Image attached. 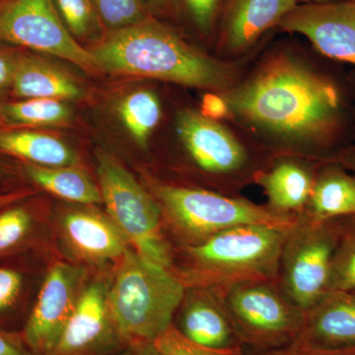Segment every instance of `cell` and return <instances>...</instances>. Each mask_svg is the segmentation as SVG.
<instances>
[{"label":"cell","mask_w":355,"mask_h":355,"mask_svg":"<svg viewBox=\"0 0 355 355\" xmlns=\"http://www.w3.org/2000/svg\"><path fill=\"white\" fill-rule=\"evenodd\" d=\"M224 99L239 118L298 148L330 139L342 112L336 86L284 53L270 58Z\"/></svg>","instance_id":"6da1fadb"},{"label":"cell","mask_w":355,"mask_h":355,"mask_svg":"<svg viewBox=\"0 0 355 355\" xmlns=\"http://www.w3.org/2000/svg\"><path fill=\"white\" fill-rule=\"evenodd\" d=\"M89 51L99 69L111 73L207 89L226 87L232 81L228 64L193 48L155 17L107 32Z\"/></svg>","instance_id":"7a4b0ae2"},{"label":"cell","mask_w":355,"mask_h":355,"mask_svg":"<svg viewBox=\"0 0 355 355\" xmlns=\"http://www.w3.org/2000/svg\"><path fill=\"white\" fill-rule=\"evenodd\" d=\"M291 226H237L200 244L173 248L180 263L170 270L186 288L224 289L242 282L279 280L282 247Z\"/></svg>","instance_id":"3957f363"},{"label":"cell","mask_w":355,"mask_h":355,"mask_svg":"<svg viewBox=\"0 0 355 355\" xmlns=\"http://www.w3.org/2000/svg\"><path fill=\"white\" fill-rule=\"evenodd\" d=\"M107 291L110 314L123 345L150 342L167 330L186 293L176 275L128 249Z\"/></svg>","instance_id":"277c9868"},{"label":"cell","mask_w":355,"mask_h":355,"mask_svg":"<svg viewBox=\"0 0 355 355\" xmlns=\"http://www.w3.org/2000/svg\"><path fill=\"white\" fill-rule=\"evenodd\" d=\"M150 193L162 214L163 225L179 246L198 245L227 229L242 225L291 226L297 219L270 211L247 198L200 187L148 179Z\"/></svg>","instance_id":"5b68a950"},{"label":"cell","mask_w":355,"mask_h":355,"mask_svg":"<svg viewBox=\"0 0 355 355\" xmlns=\"http://www.w3.org/2000/svg\"><path fill=\"white\" fill-rule=\"evenodd\" d=\"M97 175L109 218L128 244L146 260L170 270L172 243L166 234L162 214L153 193L116 158L103 151L97 153Z\"/></svg>","instance_id":"8992f818"},{"label":"cell","mask_w":355,"mask_h":355,"mask_svg":"<svg viewBox=\"0 0 355 355\" xmlns=\"http://www.w3.org/2000/svg\"><path fill=\"white\" fill-rule=\"evenodd\" d=\"M219 291L244 347L258 354L284 349L302 330L305 312L284 293L279 280L242 282Z\"/></svg>","instance_id":"52a82bcc"},{"label":"cell","mask_w":355,"mask_h":355,"mask_svg":"<svg viewBox=\"0 0 355 355\" xmlns=\"http://www.w3.org/2000/svg\"><path fill=\"white\" fill-rule=\"evenodd\" d=\"M345 232V218L324 222L298 217L289 229L280 257L279 282L301 310L328 293L331 261Z\"/></svg>","instance_id":"ba28073f"},{"label":"cell","mask_w":355,"mask_h":355,"mask_svg":"<svg viewBox=\"0 0 355 355\" xmlns=\"http://www.w3.org/2000/svg\"><path fill=\"white\" fill-rule=\"evenodd\" d=\"M176 130L196 169L214 180L219 193L233 196L231 189L253 181L261 170L254 167L246 147L234 135L193 110L178 113Z\"/></svg>","instance_id":"9c48e42d"},{"label":"cell","mask_w":355,"mask_h":355,"mask_svg":"<svg viewBox=\"0 0 355 355\" xmlns=\"http://www.w3.org/2000/svg\"><path fill=\"white\" fill-rule=\"evenodd\" d=\"M0 44L55 55L88 71L99 69L93 53L62 23L53 0H0Z\"/></svg>","instance_id":"30bf717a"},{"label":"cell","mask_w":355,"mask_h":355,"mask_svg":"<svg viewBox=\"0 0 355 355\" xmlns=\"http://www.w3.org/2000/svg\"><path fill=\"white\" fill-rule=\"evenodd\" d=\"M83 279V270L69 263L49 268L21 331L33 354L48 355L53 349L76 308Z\"/></svg>","instance_id":"8fae6325"},{"label":"cell","mask_w":355,"mask_h":355,"mask_svg":"<svg viewBox=\"0 0 355 355\" xmlns=\"http://www.w3.org/2000/svg\"><path fill=\"white\" fill-rule=\"evenodd\" d=\"M279 27L306 37L326 57L355 67L354 0L298 4Z\"/></svg>","instance_id":"7c38bea8"},{"label":"cell","mask_w":355,"mask_h":355,"mask_svg":"<svg viewBox=\"0 0 355 355\" xmlns=\"http://www.w3.org/2000/svg\"><path fill=\"white\" fill-rule=\"evenodd\" d=\"M107 291L101 282L83 287L73 313L48 355H104L123 343L110 314Z\"/></svg>","instance_id":"4fadbf2b"},{"label":"cell","mask_w":355,"mask_h":355,"mask_svg":"<svg viewBox=\"0 0 355 355\" xmlns=\"http://www.w3.org/2000/svg\"><path fill=\"white\" fill-rule=\"evenodd\" d=\"M175 316L173 324L191 342L210 349L245 352L219 289L188 287Z\"/></svg>","instance_id":"5bb4252c"},{"label":"cell","mask_w":355,"mask_h":355,"mask_svg":"<svg viewBox=\"0 0 355 355\" xmlns=\"http://www.w3.org/2000/svg\"><path fill=\"white\" fill-rule=\"evenodd\" d=\"M298 6L296 0H225L219 44L225 53H244Z\"/></svg>","instance_id":"9a60e30c"},{"label":"cell","mask_w":355,"mask_h":355,"mask_svg":"<svg viewBox=\"0 0 355 355\" xmlns=\"http://www.w3.org/2000/svg\"><path fill=\"white\" fill-rule=\"evenodd\" d=\"M355 345V292L330 291L306 311L302 330L289 347L336 349Z\"/></svg>","instance_id":"2e32d148"},{"label":"cell","mask_w":355,"mask_h":355,"mask_svg":"<svg viewBox=\"0 0 355 355\" xmlns=\"http://www.w3.org/2000/svg\"><path fill=\"white\" fill-rule=\"evenodd\" d=\"M316 173L309 163L284 157L259 170L253 182L263 189L268 198L266 207L270 211L297 219L304 214Z\"/></svg>","instance_id":"e0dca14e"},{"label":"cell","mask_w":355,"mask_h":355,"mask_svg":"<svg viewBox=\"0 0 355 355\" xmlns=\"http://www.w3.org/2000/svg\"><path fill=\"white\" fill-rule=\"evenodd\" d=\"M62 231L79 257L93 263L120 260L128 242L114 222L93 210H70L62 217Z\"/></svg>","instance_id":"ac0fdd59"},{"label":"cell","mask_w":355,"mask_h":355,"mask_svg":"<svg viewBox=\"0 0 355 355\" xmlns=\"http://www.w3.org/2000/svg\"><path fill=\"white\" fill-rule=\"evenodd\" d=\"M14 95L22 99L74 100L83 96L76 81L48 60L21 51L14 72Z\"/></svg>","instance_id":"d6986e66"},{"label":"cell","mask_w":355,"mask_h":355,"mask_svg":"<svg viewBox=\"0 0 355 355\" xmlns=\"http://www.w3.org/2000/svg\"><path fill=\"white\" fill-rule=\"evenodd\" d=\"M0 155L42 167L76 166V151L53 135L24 128L0 127Z\"/></svg>","instance_id":"ffe728a7"},{"label":"cell","mask_w":355,"mask_h":355,"mask_svg":"<svg viewBox=\"0 0 355 355\" xmlns=\"http://www.w3.org/2000/svg\"><path fill=\"white\" fill-rule=\"evenodd\" d=\"M303 216L315 222L355 217V175L340 164L317 171Z\"/></svg>","instance_id":"44dd1931"},{"label":"cell","mask_w":355,"mask_h":355,"mask_svg":"<svg viewBox=\"0 0 355 355\" xmlns=\"http://www.w3.org/2000/svg\"><path fill=\"white\" fill-rule=\"evenodd\" d=\"M22 167L28 180L51 195L83 205L102 202L99 187L76 166L42 167L22 163Z\"/></svg>","instance_id":"7402d4cb"},{"label":"cell","mask_w":355,"mask_h":355,"mask_svg":"<svg viewBox=\"0 0 355 355\" xmlns=\"http://www.w3.org/2000/svg\"><path fill=\"white\" fill-rule=\"evenodd\" d=\"M4 125L20 127H57L69 123L71 110L62 100L23 99L0 104Z\"/></svg>","instance_id":"603a6c76"},{"label":"cell","mask_w":355,"mask_h":355,"mask_svg":"<svg viewBox=\"0 0 355 355\" xmlns=\"http://www.w3.org/2000/svg\"><path fill=\"white\" fill-rule=\"evenodd\" d=\"M119 114L135 141L139 146L146 147L160 121V101L153 91H133L121 100Z\"/></svg>","instance_id":"cb8c5ba5"},{"label":"cell","mask_w":355,"mask_h":355,"mask_svg":"<svg viewBox=\"0 0 355 355\" xmlns=\"http://www.w3.org/2000/svg\"><path fill=\"white\" fill-rule=\"evenodd\" d=\"M26 200L0 209V259L15 256L33 241L36 214Z\"/></svg>","instance_id":"d4e9b609"},{"label":"cell","mask_w":355,"mask_h":355,"mask_svg":"<svg viewBox=\"0 0 355 355\" xmlns=\"http://www.w3.org/2000/svg\"><path fill=\"white\" fill-rule=\"evenodd\" d=\"M125 355H245V352H221L191 342L171 324L150 342L128 345Z\"/></svg>","instance_id":"484cf974"},{"label":"cell","mask_w":355,"mask_h":355,"mask_svg":"<svg viewBox=\"0 0 355 355\" xmlns=\"http://www.w3.org/2000/svg\"><path fill=\"white\" fill-rule=\"evenodd\" d=\"M60 19L74 39L104 36L108 30L93 0H53Z\"/></svg>","instance_id":"4316f807"},{"label":"cell","mask_w":355,"mask_h":355,"mask_svg":"<svg viewBox=\"0 0 355 355\" xmlns=\"http://www.w3.org/2000/svg\"><path fill=\"white\" fill-rule=\"evenodd\" d=\"M108 31L139 24L154 17L146 0H93ZM156 18V17H155Z\"/></svg>","instance_id":"83f0119b"},{"label":"cell","mask_w":355,"mask_h":355,"mask_svg":"<svg viewBox=\"0 0 355 355\" xmlns=\"http://www.w3.org/2000/svg\"><path fill=\"white\" fill-rule=\"evenodd\" d=\"M27 287V270L18 263L0 259V322L20 310Z\"/></svg>","instance_id":"f1b7e54d"},{"label":"cell","mask_w":355,"mask_h":355,"mask_svg":"<svg viewBox=\"0 0 355 355\" xmlns=\"http://www.w3.org/2000/svg\"><path fill=\"white\" fill-rule=\"evenodd\" d=\"M355 292V231L345 217V232L331 261L328 292Z\"/></svg>","instance_id":"f546056e"},{"label":"cell","mask_w":355,"mask_h":355,"mask_svg":"<svg viewBox=\"0 0 355 355\" xmlns=\"http://www.w3.org/2000/svg\"><path fill=\"white\" fill-rule=\"evenodd\" d=\"M191 25L203 36H209L218 25L225 0H179Z\"/></svg>","instance_id":"4dcf8cb0"},{"label":"cell","mask_w":355,"mask_h":355,"mask_svg":"<svg viewBox=\"0 0 355 355\" xmlns=\"http://www.w3.org/2000/svg\"><path fill=\"white\" fill-rule=\"evenodd\" d=\"M0 44V92L10 87L21 51Z\"/></svg>","instance_id":"1f68e13d"},{"label":"cell","mask_w":355,"mask_h":355,"mask_svg":"<svg viewBox=\"0 0 355 355\" xmlns=\"http://www.w3.org/2000/svg\"><path fill=\"white\" fill-rule=\"evenodd\" d=\"M0 355H34L27 347L21 331L0 329Z\"/></svg>","instance_id":"d6a6232c"},{"label":"cell","mask_w":355,"mask_h":355,"mask_svg":"<svg viewBox=\"0 0 355 355\" xmlns=\"http://www.w3.org/2000/svg\"><path fill=\"white\" fill-rule=\"evenodd\" d=\"M254 355H355V345L336 349H307V347H287L284 349L261 352Z\"/></svg>","instance_id":"836d02e7"},{"label":"cell","mask_w":355,"mask_h":355,"mask_svg":"<svg viewBox=\"0 0 355 355\" xmlns=\"http://www.w3.org/2000/svg\"><path fill=\"white\" fill-rule=\"evenodd\" d=\"M229 106L227 102L220 96L207 93L203 95L200 103V114L209 120L216 121L227 116Z\"/></svg>","instance_id":"e575fe53"},{"label":"cell","mask_w":355,"mask_h":355,"mask_svg":"<svg viewBox=\"0 0 355 355\" xmlns=\"http://www.w3.org/2000/svg\"><path fill=\"white\" fill-rule=\"evenodd\" d=\"M21 176L25 177L22 165L20 167H16V166L0 159V189H3L4 187L14 183ZM0 193H4V191L0 190Z\"/></svg>","instance_id":"d590c367"},{"label":"cell","mask_w":355,"mask_h":355,"mask_svg":"<svg viewBox=\"0 0 355 355\" xmlns=\"http://www.w3.org/2000/svg\"><path fill=\"white\" fill-rule=\"evenodd\" d=\"M34 195L35 191L28 188H19L16 189V190L0 193V209L8 207V205H12V203L31 198Z\"/></svg>","instance_id":"8d00e7d4"},{"label":"cell","mask_w":355,"mask_h":355,"mask_svg":"<svg viewBox=\"0 0 355 355\" xmlns=\"http://www.w3.org/2000/svg\"><path fill=\"white\" fill-rule=\"evenodd\" d=\"M146 2L154 17L157 18V15L168 16L174 12L176 0H146Z\"/></svg>","instance_id":"74e56055"},{"label":"cell","mask_w":355,"mask_h":355,"mask_svg":"<svg viewBox=\"0 0 355 355\" xmlns=\"http://www.w3.org/2000/svg\"><path fill=\"white\" fill-rule=\"evenodd\" d=\"M338 164L349 168L355 175V146L340 156V159H338Z\"/></svg>","instance_id":"f35d334b"},{"label":"cell","mask_w":355,"mask_h":355,"mask_svg":"<svg viewBox=\"0 0 355 355\" xmlns=\"http://www.w3.org/2000/svg\"><path fill=\"white\" fill-rule=\"evenodd\" d=\"M302 4H326L331 3V2L340 1V0H296Z\"/></svg>","instance_id":"ab89813d"},{"label":"cell","mask_w":355,"mask_h":355,"mask_svg":"<svg viewBox=\"0 0 355 355\" xmlns=\"http://www.w3.org/2000/svg\"><path fill=\"white\" fill-rule=\"evenodd\" d=\"M347 221H349V227L355 231V217H347Z\"/></svg>","instance_id":"60d3db41"},{"label":"cell","mask_w":355,"mask_h":355,"mask_svg":"<svg viewBox=\"0 0 355 355\" xmlns=\"http://www.w3.org/2000/svg\"><path fill=\"white\" fill-rule=\"evenodd\" d=\"M0 127H6L3 120H2L1 114H0Z\"/></svg>","instance_id":"b9f144b4"},{"label":"cell","mask_w":355,"mask_h":355,"mask_svg":"<svg viewBox=\"0 0 355 355\" xmlns=\"http://www.w3.org/2000/svg\"><path fill=\"white\" fill-rule=\"evenodd\" d=\"M354 1H355V0H354Z\"/></svg>","instance_id":"7bdbcfd3"}]
</instances>
